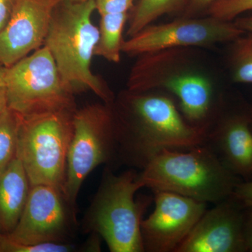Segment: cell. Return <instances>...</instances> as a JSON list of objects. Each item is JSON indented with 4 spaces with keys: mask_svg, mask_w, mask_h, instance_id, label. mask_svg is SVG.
<instances>
[{
    "mask_svg": "<svg viewBox=\"0 0 252 252\" xmlns=\"http://www.w3.org/2000/svg\"><path fill=\"white\" fill-rule=\"evenodd\" d=\"M113 113L117 154L141 170L165 149L206 143L209 127L189 124L167 96L129 91Z\"/></svg>",
    "mask_w": 252,
    "mask_h": 252,
    "instance_id": "1",
    "label": "cell"
},
{
    "mask_svg": "<svg viewBox=\"0 0 252 252\" xmlns=\"http://www.w3.org/2000/svg\"><path fill=\"white\" fill-rule=\"evenodd\" d=\"M144 188L171 192L202 203L230 198L241 181L206 144L187 149H165L141 170Z\"/></svg>",
    "mask_w": 252,
    "mask_h": 252,
    "instance_id": "2",
    "label": "cell"
},
{
    "mask_svg": "<svg viewBox=\"0 0 252 252\" xmlns=\"http://www.w3.org/2000/svg\"><path fill=\"white\" fill-rule=\"evenodd\" d=\"M54 9L44 46L49 50L63 81L94 93L110 105L112 91L91 70L99 28L92 21L95 0L61 1Z\"/></svg>",
    "mask_w": 252,
    "mask_h": 252,
    "instance_id": "3",
    "label": "cell"
},
{
    "mask_svg": "<svg viewBox=\"0 0 252 252\" xmlns=\"http://www.w3.org/2000/svg\"><path fill=\"white\" fill-rule=\"evenodd\" d=\"M142 188L140 172L131 169L115 175L105 170L83 227L103 239L110 252H144L141 223L151 198L136 200Z\"/></svg>",
    "mask_w": 252,
    "mask_h": 252,
    "instance_id": "4",
    "label": "cell"
},
{
    "mask_svg": "<svg viewBox=\"0 0 252 252\" xmlns=\"http://www.w3.org/2000/svg\"><path fill=\"white\" fill-rule=\"evenodd\" d=\"M74 112L61 111L30 117L18 115L16 157L22 162L31 187L49 185L62 190Z\"/></svg>",
    "mask_w": 252,
    "mask_h": 252,
    "instance_id": "5",
    "label": "cell"
},
{
    "mask_svg": "<svg viewBox=\"0 0 252 252\" xmlns=\"http://www.w3.org/2000/svg\"><path fill=\"white\" fill-rule=\"evenodd\" d=\"M5 88L8 108L21 117L76 110L74 89L63 81L44 45L6 68Z\"/></svg>",
    "mask_w": 252,
    "mask_h": 252,
    "instance_id": "6",
    "label": "cell"
},
{
    "mask_svg": "<svg viewBox=\"0 0 252 252\" xmlns=\"http://www.w3.org/2000/svg\"><path fill=\"white\" fill-rule=\"evenodd\" d=\"M109 106H87L76 110L73 115V133L62 191L74 212L86 177L117 154L115 121Z\"/></svg>",
    "mask_w": 252,
    "mask_h": 252,
    "instance_id": "7",
    "label": "cell"
},
{
    "mask_svg": "<svg viewBox=\"0 0 252 252\" xmlns=\"http://www.w3.org/2000/svg\"><path fill=\"white\" fill-rule=\"evenodd\" d=\"M245 34L231 21L209 16L185 18L159 25H149L122 44V52L137 56L162 50L210 46L234 41Z\"/></svg>",
    "mask_w": 252,
    "mask_h": 252,
    "instance_id": "8",
    "label": "cell"
},
{
    "mask_svg": "<svg viewBox=\"0 0 252 252\" xmlns=\"http://www.w3.org/2000/svg\"><path fill=\"white\" fill-rule=\"evenodd\" d=\"M74 223L75 212L61 189L49 185L32 186L17 225L6 238L21 245L67 242Z\"/></svg>",
    "mask_w": 252,
    "mask_h": 252,
    "instance_id": "9",
    "label": "cell"
},
{
    "mask_svg": "<svg viewBox=\"0 0 252 252\" xmlns=\"http://www.w3.org/2000/svg\"><path fill=\"white\" fill-rule=\"evenodd\" d=\"M153 192L154 211L141 223L144 252H175L206 211L207 204L171 192Z\"/></svg>",
    "mask_w": 252,
    "mask_h": 252,
    "instance_id": "10",
    "label": "cell"
},
{
    "mask_svg": "<svg viewBox=\"0 0 252 252\" xmlns=\"http://www.w3.org/2000/svg\"><path fill=\"white\" fill-rule=\"evenodd\" d=\"M57 0H18L0 31V63L6 68L44 45Z\"/></svg>",
    "mask_w": 252,
    "mask_h": 252,
    "instance_id": "11",
    "label": "cell"
},
{
    "mask_svg": "<svg viewBox=\"0 0 252 252\" xmlns=\"http://www.w3.org/2000/svg\"><path fill=\"white\" fill-rule=\"evenodd\" d=\"M204 212L175 252H244L245 209L228 198Z\"/></svg>",
    "mask_w": 252,
    "mask_h": 252,
    "instance_id": "12",
    "label": "cell"
},
{
    "mask_svg": "<svg viewBox=\"0 0 252 252\" xmlns=\"http://www.w3.org/2000/svg\"><path fill=\"white\" fill-rule=\"evenodd\" d=\"M205 144L240 180H252L251 113L221 118L214 128L209 127Z\"/></svg>",
    "mask_w": 252,
    "mask_h": 252,
    "instance_id": "13",
    "label": "cell"
},
{
    "mask_svg": "<svg viewBox=\"0 0 252 252\" xmlns=\"http://www.w3.org/2000/svg\"><path fill=\"white\" fill-rule=\"evenodd\" d=\"M161 88L178 97L187 122L193 126L210 127L213 91L206 77L196 73H175L165 81Z\"/></svg>",
    "mask_w": 252,
    "mask_h": 252,
    "instance_id": "14",
    "label": "cell"
},
{
    "mask_svg": "<svg viewBox=\"0 0 252 252\" xmlns=\"http://www.w3.org/2000/svg\"><path fill=\"white\" fill-rule=\"evenodd\" d=\"M31 185L17 157L0 170V233L14 230L27 202Z\"/></svg>",
    "mask_w": 252,
    "mask_h": 252,
    "instance_id": "15",
    "label": "cell"
},
{
    "mask_svg": "<svg viewBox=\"0 0 252 252\" xmlns=\"http://www.w3.org/2000/svg\"><path fill=\"white\" fill-rule=\"evenodd\" d=\"M182 49H171L141 55L143 58L135 64L128 82L129 91L148 92L161 88L172 74V68L180 61Z\"/></svg>",
    "mask_w": 252,
    "mask_h": 252,
    "instance_id": "16",
    "label": "cell"
},
{
    "mask_svg": "<svg viewBox=\"0 0 252 252\" xmlns=\"http://www.w3.org/2000/svg\"><path fill=\"white\" fill-rule=\"evenodd\" d=\"M100 16L99 39L94 49V56H100L109 62L119 63L124 42L123 31L127 21V13Z\"/></svg>",
    "mask_w": 252,
    "mask_h": 252,
    "instance_id": "17",
    "label": "cell"
},
{
    "mask_svg": "<svg viewBox=\"0 0 252 252\" xmlns=\"http://www.w3.org/2000/svg\"><path fill=\"white\" fill-rule=\"evenodd\" d=\"M186 0H140L131 18L127 34L135 35L160 16L178 9Z\"/></svg>",
    "mask_w": 252,
    "mask_h": 252,
    "instance_id": "18",
    "label": "cell"
},
{
    "mask_svg": "<svg viewBox=\"0 0 252 252\" xmlns=\"http://www.w3.org/2000/svg\"><path fill=\"white\" fill-rule=\"evenodd\" d=\"M20 117L9 108L0 114V170L16 157Z\"/></svg>",
    "mask_w": 252,
    "mask_h": 252,
    "instance_id": "19",
    "label": "cell"
},
{
    "mask_svg": "<svg viewBox=\"0 0 252 252\" xmlns=\"http://www.w3.org/2000/svg\"><path fill=\"white\" fill-rule=\"evenodd\" d=\"M244 34L233 41L230 56L232 74L235 82L252 84V34Z\"/></svg>",
    "mask_w": 252,
    "mask_h": 252,
    "instance_id": "20",
    "label": "cell"
},
{
    "mask_svg": "<svg viewBox=\"0 0 252 252\" xmlns=\"http://www.w3.org/2000/svg\"><path fill=\"white\" fill-rule=\"evenodd\" d=\"M207 9L212 17L231 21L243 13L252 10V0H218Z\"/></svg>",
    "mask_w": 252,
    "mask_h": 252,
    "instance_id": "21",
    "label": "cell"
},
{
    "mask_svg": "<svg viewBox=\"0 0 252 252\" xmlns=\"http://www.w3.org/2000/svg\"><path fill=\"white\" fill-rule=\"evenodd\" d=\"M75 247L67 242H47L35 245H21L9 241L5 235L0 246V252H69Z\"/></svg>",
    "mask_w": 252,
    "mask_h": 252,
    "instance_id": "22",
    "label": "cell"
},
{
    "mask_svg": "<svg viewBox=\"0 0 252 252\" xmlns=\"http://www.w3.org/2000/svg\"><path fill=\"white\" fill-rule=\"evenodd\" d=\"M135 0H95L96 10L100 16L125 14L133 6Z\"/></svg>",
    "mask_w": 252,
    "mask_h": 252,
    "instance_id": "23",
    "label": "cell"
},
{
    "mask_svg": "<svg viewBox=\"0 0 252 252\" xmlns=\"http://www.w3.org/2000/svg\"><path fill=\"white\" fill-rule=\"evenodd\" d=\"M230 198L244 209L252 207V180L240 181Z\"/></svg>",
    "mask_w": 252,
    "mask_h": 252,
    "instance_id": "24",
    "label": "cell"
},
{
    "mask_svg": "<svg viewBox=\"0 0 252 252\" xmlns=\"http://www.w3.org/2000/svg\"><path fill=\"white\" fill-rule=\"evenodd\" d=\"M18 0H0V31L9 22Z\"/></svg>",
    "mask_w": 252,
    "mask_h": 252,
    "instance_id": "25",
    "label": "cell"
},
{
    "mask_svg": "<svg viewBox=\"0 0 252 252\" xmlns=\"http://www.w3.org/2000/svg\"><path fill=\"white\" fill-rule=\"evenodd\" d=\"M244 231L246 252H252V207L245 209Z\"/></svg>",
    "mask_w": 252,
    "mask_h": 252,
    "instance_id": "26",
    "label": "cell"
},
{
    "mask_svg": "<svg viewBox=\"0 0 252 252\" xmlns=\"http://www.w3.org/2000/svg\"><path fill=\"white\" fill-rule=\"evenodd\" d=\"M234 23L237 27L245 32V33L252 34V16L237 18Z\"/></svg>",
    "mask_w": 252,
    "mask_h": 252,
    "instance_id": "27",
    "label": "cell"
},
{
    "mask_svg": "<svg viewBox=\"0 0 252 252\" xmlns=\"http://www.w3.org/2000/svg\"><path fill=\"white\" fill-rule=\"evenodd\" d=\"M217 1L218 0H186V2L188 3L190 9L196 11V10L208 8L212 3Z\"/></svg>",
    "mask_w": 252,
    "mask_h": 252,
    "instance_id": "28",
    "label": "cell"
},
{
    "mask_svg": "<svg viewBox=\"0 0 252 252\" xmlns=\"http://www.w3.org/2000/svg\"><path fill=\"white\" fill-rule=\"evenodd\" d=\"M8 108L7 96L5 86L0 87V114Z\"/></svg>",
    "mask_w": 252,
    "mask_h": 252,
    "instance_id": "29",
    "label": "cell"
},
{
    "mask_svg": "<svg viewBox=\"0 0 252 252\" xmlns=\"http://www.w3.org/2000/svg\"><path fill=\"white\" fill-rule=\"evenodd\" d=\"M6 68L0 63V87L5 86V76H6Z\"/></svg>",
    "mask_w": 252,
    "mask_h": 252,
    "instance_id": "30",
    "label": "cell"
},
{
    "mask_svg": "<svg viewBox=\"0 0 252 252\" xmlns=\"http://www.w3.org/2000/svg\"><path fill=\"white\" fill-rule=\"evenodd\" d=\"M59 2H61V1H87V0H57Z\"/></svg>",
    "mask_w": 252,
    "mask_h": 252,
    "instance_id": "31",
    "label": "cell"
},
{
    "mask_svg": "<svg viewBox=\"0 0 252 252\" xmlns=\"http://www.w3.org/2000/svg\"><path fill=\"white\" fill-rule=\"evenodd\" d=\"M5 237V235L2 234V233H0V246H1V243H2L3 240H4Z\"/></svg>",
    "mask_w": 252,
    "mask_h": 252,
    "instance_id": "32",
    "label": "cell"
},
{
    "mask_svg": "<svg viewBox=\"0 0 252 252\" xmlns=\"http://www.w3.org/2000/svg\"><path fill=\"white\" fill-rule=\"evenodd\" d=\"M251 114H252V109H251Z\"/></svg>",
    "mask_w": 252,
    "mask_h": 252,
    "instance_id": "33",
    "label": "cell"
}]
</instances>
